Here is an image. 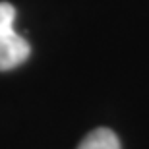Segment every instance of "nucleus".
Listing matches in <instances>:
<instances>
[{"label":"nucleus","instance_id":"f257e3e1","mask_svg":"<svg viewBox=\"0 0 149 149\" xmlns=\"http://www.w3.org/2000/svg\"><path fill=\"white\" fill-rule=\"evenodd\" d=\"M16 8L10 2H0V72L14 70L31 54V47L14 29Z\"/></svg>","mask_w":149,"mask_h":149},{"label":"nucleus","instance_id":"f03ea898","mask_svg":"<svg viewBox=\"0 0 149 149\" xmlns=\"http://www.w3.org/2000/svg\"><path fill=\"white\" fill-rule=\"evenodd\" d=\"M77 149H120L116 134L109 128H97L81 139Z\"/></svg>","mask_w":149,"mask_h":149}]
</instances>
